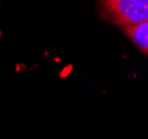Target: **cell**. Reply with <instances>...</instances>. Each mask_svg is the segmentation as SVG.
Segmentation results:
<instances>
[{"mask_svg":"<svg viewBox=\"0 0 148 139\" xmlns=\"http://www.w3.org/2000/svg\"><path fill=\"white\" fill-rule=\"evenodd\" d=\"M104 17L119 27L148 20V0H99Z\"/></svg>","mask_w":148,"mask_h":139,"instance_id":"cell-1","label":"cell"},{"mask_svg":"<svg viewBox=\"0 0 148 139\" xmlns=\"http://www.w3.org/2000/svg\"><path fill=\"white\" fill-rule=\"evenodd\" d=\"M123 30L141 52L148 55V20L123 27Z\"/></svg>","mask_w":148,"mask_h":139,"instance_id":"cell-2","label":"cell"}]
</instances>
